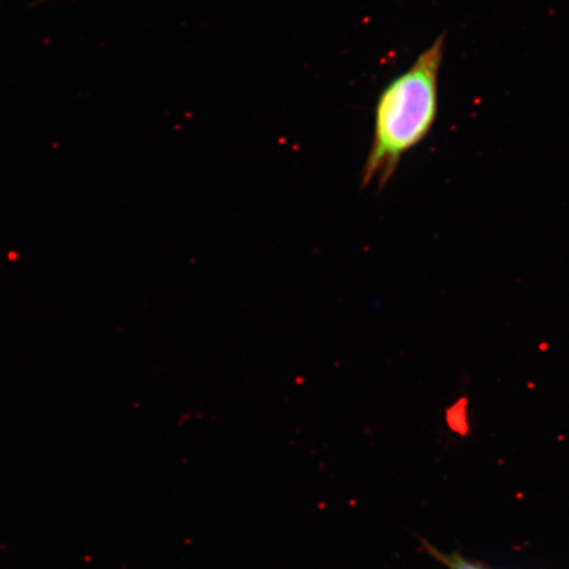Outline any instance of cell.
Here are the masks:
<instances>
[{
    "label": "cell",
    "mask_w": 569,
    "mask_h": 569,
    "mask_svg": "<svg viewBox=\"0 0 569 569\" xmlns=\"http://www.w3.org/2000/svg\"><path fill=\"white\" fill-rule=\"evenodd\" d=\"M446 38V33L439 34L408 70L395 77L380 92L361 188L373 182L379 189L386 188L403 156L421 144L436 126Z\"/></svg>",
    "instance_id": "6da1fadb"
},
{
    "label": "cell",
    "mask_w": 569,
    "mask_h": 569,
    "mask_svg": "<svg viewBox=\"0 0 569 569\" xmlns=\"http://www.w3.org/2000/svg\"><path fill=\"white\" fill-rule=\"evenodd\" d=\"M431 553L436 555L437 559L442 561L448 569H486L473 563L471 560L460 557L458 553H442L436 549H432Z\"/></svg>",
    "instance_id": "7a4b0ae2"
}]
</instances>
